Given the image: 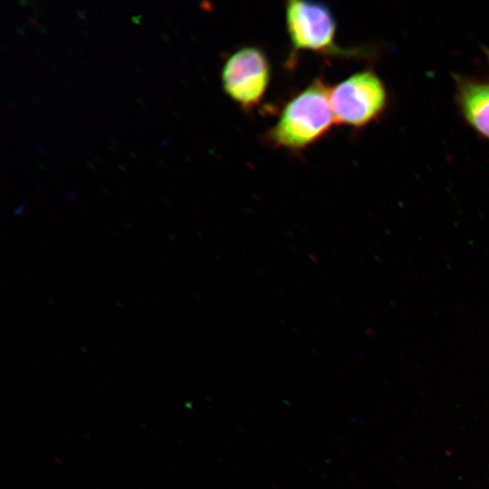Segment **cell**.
<instances>
[{
  "label": "cell",
  "mask_w": 489,
  "mask_h": 489,
  "mask_svg": "<svg viewBox=\"0 0 489 489\" xmlns=\"http://www.w3.org/2000/svg\"><path fill=\"white\" fill-rule=\"evenodd\" d=\"M483 52H484V53L485 54L487 62H488V64H489V48L484 47V48H483Z\"/></svg>",
  "instance_id": "6"
},
{
  "label": "cell",
  "mask_w": 489,
  "mask_h": 489,
  "mask_svg": "<svg viewBox=\"0 0 489 489\" xmlns=\"http://www.w3.org/2000/svg\"><path fill=\"white\" fill-rule=\"evenodd\" d=\"M455 102L469 127L489 141V81L455 75Z\"/></svg>",
  "instance_id": "5"
},
{
  "label": "cell",
  "mask_w": 489,
  "mask_h": 489,
  "mask_svg": "<svg viewBox=\"0 0 489 489\" xmlns=\"http://www.w3.org/2000/svg\"><path fill=\"white\" fill-rule=\"evenodd\" d=\"M331 88L320 78L293 96L266 132L269 144L291 151L302 150L323 138L335 124Z\"/></svg>",
  "instance_id": "1"
},
{
  "label": "cell",
  "mask_w": 489,
  "mask_h": 489,
  "mask_svg": "<svg viewBox=\"0 0 489 489\" xmlns=\"http://www.w3.org/2000/svg\"><path fill=\"white\" fill-rule=\"evenodd\" d=\"M330 100L335 124L361 129L384 114L388 95L380 77L366 69L331 88Z\"/></svg>",
  "instance_id": "2"
},
{
  "label": "cell",
  "mask_w": 489,
  "mask_h": 489,
  "mask_svg": "<svg viewBox=\"0 0 489 489\" xmlns=\"http://www.w3.org/2000/svg\"><path fill=\"white\" fill-rule=\"evenodd\" d=\"M270 80L269 60L255 46L236 50L225 60L221 71L225 93L244 110H252L262 101Z\"/></svg>",
  "instance_id": "4"
},
{
  "label": "cell",
  "mask_w": 489,
  "mask_h": 489,
  "mask_svg": "<svg viewBox=\"0 0 489 489\" xmlns=\"http://www.w3.org/2000/svg\"><path fill=\"white\" fill-rule=\"evenodd\" d=\"M284 18L292 53L310 51L325 56H352L360 52L342 49L337 45L334 15L331 9L321 3L287 1Z\"/></svg>",
  "instance_id": "3"
}]
</instances>
